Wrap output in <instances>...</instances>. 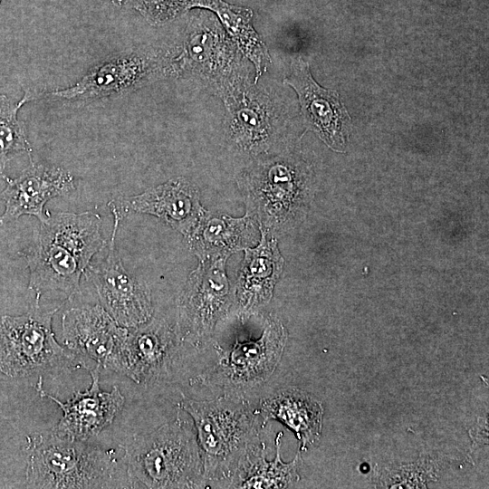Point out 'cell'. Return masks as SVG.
Here are the masks:
<instances>
[{
	"instance_id": "6da1fadb",
	"label": "cell",
	"mask_w": 489,
	"mask_h": 489,
	"mask_svg": "<svg viewBox=\"0 0 489 489\" xmlns=\"http://www.w3.org/2000/svg\"><path fill=\"white\" fill-rule=\"evenodd\" d=\"M132 487L200 488L206 484L195 427L179 414L120 446Z\"/></svg>"
},
{
	"instance_id": "7a4b0ae2",
	"label": "cell",
	"mask_w": 489,
	"mask_h": 489,
	"mask_svg": "<svg viewBox=\"0 0 489 489\" xmlns=\"http://www.w3.org/2000/svg\"><path fill=\"white\" fill-rule=\"evenodd\" d=\"M179 408L192 418L205 482L234 479L256 435V413L244 399L209 401L183 398Z\"/></svg>"
},
{
	"instance_id": "3957f363",
	"label": "cell",
	"mask_w": 489,
	"mask_h": 489,
	"mask_svg": "<svg viewBox=\"0 0 489 489\" xmlns=\"http://www.w3.org/2000/svg\"><path fill=\"white\" fill-rule=\"evenodd\" d=\"M29 488H104L117 466L113 449L71 440L52 432L27 436Z\"/></svg>"
},
{
	"instance_id": "277c9868",
	"label": "cell",
	"mask_w": 489,
	"mask_h": 489,
	"mask_svg": "<svg viewBox=\"0 0 489 489\" xmlns=\"http://www.w3.org/2000/svg\"><path fill=\"white\" fill-rule=\"evenodd\" d=\"M177 55V50L173 47L123 51L92 67L74 84L53 90L38 98L87 104L121 96L154 81L179 74Z\"/></svg>"
},
{
	"instance_id": "5b68a950",
	"label": "cell",
	"mask_w": 489,
	"mask_h": 489,
	"mask_svg": "<svg viewBox=\"0 0 489 489\" xmlns=\"http://www.w3.org/2000/svg\"><path fill=\"white\" fill-rule=\"evenodd\" d=\"M34 311L0 321V372L23 378L63 369L82 368L77 357L62 348L52 330L53 314L60 309Z\"/></svg>"
},
{
	"instance_id": "8992f818",
	"label": "cell",
	"mask_w": 489,
	"mask_h": 489,
	"mask_svg": "<svg viewBox=\"0 0 489 489\" xmlns=\"http://www.w3.org/2000/svg\"><path fill=\"white\" fill-rule=\"evenodd\" d=\"M64 346L89 370L90 362L126 376L129 329L118 324L101 304L73 307L62 317Z\"/></svg>"
},
{
	"instance_id": "52a82bcc",
	"label": "cell",
	"mask_w": 489,
	"mask_h": 489,
	"mask_svg": "<svg viewBox=\"0 0 489 489\" xmlns=\"http://www.w3.org/2000/svg\"><path fill=\"white\" fill-rule=\"evenodd\" d=\"M114 218L107 254L101 262L91 264L84 276L94 285L101 305L120 326L132 329L149 321L153 313L149 287L129 273L115 248V239L121 217L110 208Z\"/></svg>"
},
{
	"instance_id": "ba28073f",
	"label": "cell",
	"mask_w": 489,
	"mask_h": 489,
	"mask_svg": "<svg viewBox=\"0 0 489 489\" xmlns=\"http://www.w3.org/2000/svg\"><path fill=\"white\" fill-rule=\"evenodd\" d=\"M236 56L227 41L218 18L206 9L194 14L187 27L186 40L177 56L180 73L186 70L198 72L215 82L225 97L245 84L236 71Z\"/></svg>"
},
{
	"instance_id": "9c48e42d",
	"label": "cell",
	"mask_w": 489,
	"mask_h": 489,
	"mask_svg": "<svg viewBox=\"0 0 489 489\" xmlns=\"http://www.w3.org/2000/svg\"><path fill=\"white\" fill-rule=\"evenodd\" d=\"M231 302L224 258L203 264L188 279L179 302L181 340L197 343L207 338Z\"/></svg>"
},
{
	"instance_id": "30bf717a",
	"label": "cell",
	"mask_w": 489,
	"mask_h": 489,
	"mask_svg": "<svg viewBox=\"0 0 489 489\" xmlns=\"http://www.w3.org/2000/svg\"><path fill=\"white\" fill-rule=\"evenodd\" d=\"M100 371L98 366L91 369V386L84 391H76L66 402L47 394L43 388V378L39 377L35 389L40 397L50 398L62 411V417L53 430L58 436L86 441L110 425L122 409L125 398L117 386L109 392L101 389Z\"/></svg>"
},
{
	"instance_id": "8fae6325",
	"label": "cell",
	"mask_w": 489,
	"mask_h": 489,
	"mask_svg": "<svg viewBox=\"0 0 489 489\" xmlns=\"http://www.w3.org/2000/svg\"><path fill=\"white\" fill-rule=\"evenodd\" d=\"M6 187L0 192L5 211L0 216V227L28 215L40 223L51 214L45 204L56 197H64L75 189L72 175L59 167L31 164L15 178L5 177Z\"/></svg>"
},
{
	"instance_id": "7c38bea8",
	"label": "cell",
	"mask_w": 489,
	"mask_h": 489,
	"mask_svg": "<svg viewBox=\"0 0 489 489\" xmlns=\"http://www.w3.org/2000/svg\"><path fill=\"white\" fill-rule=\"evenodd\" d=\"M122 218L128 211L155 216L184 235L196 230L204 219L197 187L184 177H176L145 192L108 203Z\"/></svg>"
},
{
	"instance_id": "4fadbf2b",
	"label": "cell",
	"mask_w": 489,
	"mask_h": 489,
	"mask_svg": "<svg viewBox=\"0 0 489 489\" xmlns=\"http://www.w3.org/2000/svg\"><path fill=\"white\" fill-rule=\"evenodd\" d=\"M284 83L295 90L308 128L331 148L342 146L350 118L339 93L320 86L312 78L308 62L301 57L292 61Z\"/></svg>"
},
{
	"instance_id": "5bb4252c",
	"label": "cell",
	"mask_w": 489,
	"mask_h": 489,
	"mask_svg": "<svg viewBox=\"0 0 489 489\" xmlns=\"http://www.w3.org/2000/svg\"><path fill=\"white\" fill-rule=\"evenodd\" d=\"M24 256L29 269L28 289L35 292V305L47 292H59L71 300L80 292L81 277L85 270L77 258L62 244L39 228Z\"/></svg>"
},
{
	"instance_id": "9a60e30c",
	"label": "cell",
	"mask_w": 489,
	"mask_h": 489,
	"mask_svg": "<svg viewBox=\"0 0 489 489\" xmlns=\"http://www.w3.org/2000/svg\"><path fill=\"white\" fill-rule=\"evenodd\" d=\"M286 338L281 322L269 321L259 339L236 341L221 358V373L235 387H251L266 380L282 357Z\"/></svg>"
},
{
	"instance_id": "2e32d148",
	"label": "cell",
	"mask_w": 489,
	"mask_h": 489,
	"mask_svg": "<svg viewBox=\"0 0 489 489\" xmlns=\"http://www.w3.org/2000/svg\"><path fill=\"white\" fill-rule=\"evenodd\" d=\"M129 331L126 376L138 384L150 383L168 370L175 353V335L162 320L149 321Z\"/></svg>"
},
{
	"instance_id": "e0dca14e",
	"label": "cell",
	"mask_w": 489,
	"mask_h": 489,
	"mask_svg": "<svg viewBox=\"0 0 489 489\" xmlns=\"http://www.w3.org/2000/svg\"><path fill=\"white\" fill-rule=\"evenodd\" d=\"M259 413L264 422L275 419L292 429L301 442L302 451L320 439L323 408L303 390L289 388L263 398Z\"/></svg>"
},
{
	"instance_id": "ac0fdd59",
	"label": "cell",
	"mask_w": 489,
	"mask_h": 489,
	"mask_svg": "<svg viewBox=\"0 0 489 489\" xmlns=\"http://www.w3.org/2000/svg\"><path fill=\"white\" fill-rule=\"evenodd\" d=\"M283 264L276 241L268 240L265 233L256 248L245 250L236 283V299L244 310L263 306L270 301Z\"/></svg>"
},
{
	"instance_id": "d6986e66",
	"label": "cell",
	"mask_w": 489,
	"mask_h": 489,
	"mask_svg": "<svg viewBox=\"0 0 489 489\" xmlns=\"http://www.w3.org/2000/svg\"><path fill=\"white\" fill-rule=\"evenodd\" d=\"M229 115L231 139L244 150L268 147L271 132L267 101L243 85L224 98Z\"/></svg>"
},
{
	"instance_id": "ffe728a7",
	"label": "cell",
	"mask_w": 489,
	"mask_h": 489,
	"mask_svg": "<svg viewBox=\"0 0 489 489\" xmlns=\"http://www.w3.org/2000/svg\"><path fill=\"white\" fill-rule=\"evenodd\" d=\"M101 218L99 214L59 212L51 215L39 229L64 245L86 271L93 256L106 244L101 234ZM84 275V274H83Z\"/></svg>"
},
{
	"instance_id": "44dd1931",
	"label": "cell",
	"mask_w": 489,
	"mask_h": 489,
	"mask_svg": "<svg viewBox=\"0 0 489 489\" xmlns=\"http://www.w3.org/2000/svg\"><path fill=\"white\" fill-rule=\"evenodd\" d=\"M283 432L275 439L276 456L268 461L265 458V446L253 445L246 454L240 468L232 482L235 488H286L299 480L297 469L299 454L289 463L281 459L280 448Z\"/></svg>"
},
{
	"instance_id": "7402d4cb",
	"label": "cell",
	"mask_w": 489,
	"mask_h": 489,
	"mask_svg": "<svg viewBox=\"0 0 489 489\" xmlns=\"http://www.w3.org/2000/svg\"><path fill=\"white\" fill-rule=\"evenodd\" d=\"M208 10L216 14L238 49L254 63L256 82L266 71L270 57L265 44L253 27V11L223 0H213Z\"/></svg>"
},
{
	"instance_id": "603a6c76",
	"label": "cell",
	"mask_w": 489,
	"mask_h": 489,
	"mask_svg": "<svg viewBox=\"0 0 489 489\" xmlns=\"http://www.w3.org/2000/svg\"><path fill=\"white\" fill-rule=\"evenodd\" d=\"M196 237L201 243L203 254L219 256L243 248L253 242L254 226L251 217L234 219L227 216L215 217L198 225Z\"/></svg>"
},
{
	"instance_id": "cb8c5ba5",
	"label": "cell",
	"mask_w": 489,
	"mask_h": 489,
	"mask_svg": "<svg viewBox=\"0 0 489 489\" xmlns=\"http://www.w3.org/2000/svg\"><path fill=\"white\" fill-rule=\"evenodd\" d=\"M22 98L14 102L5 94L0 95V173L19 153L32 152V147L25 133L24 123L18 120L19 109L24 104Z\"/></svg>"
},
{
	"instance_id": "d4e9b609",
	"label": "cell",
	"mask_w": 489,
	"mask_h": 489,
	"mask_svg": "<svg viewBox=\"0 0 489 489\" xmlns=\"http://www.w3.org/2000/svg\"><path fill=\"white\" fill-rule=\"evenodd\" d=\"M213 0H118L128 4L152 25L168 23L193 8H209Z\"/></svg>"
},
{
	"instance_id": "484cf974",
	"label": "cell",
	"mask_w": 489,
	"mask_h": 489,
	"mask_svg": "<svg viewBox=\"0 0 489 489\" xmlns=\"http://www.w3.org/2000/svg\"><path fill=\"white\" fill-rule=\"evenodd\" d=\"M0 3H1V0H0Z\"/></svg>"
}]
</instances>
